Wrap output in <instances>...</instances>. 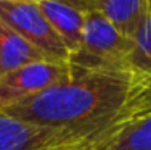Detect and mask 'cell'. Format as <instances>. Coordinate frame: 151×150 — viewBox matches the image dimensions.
<instances>
[{
	"label": "cell",
	"mask_w": 151,
	"mask_h": 150,
	"mask_svg": "<svg viewBox=\"0 0 151 150\" xmlns=\"http://www.w3.org/2000/svg\"><path fill=\"white\" fill-rule=\"evenodd\" d=\"M150 103V78L132 70L73 66V78L68 83L0 110L29 124L73 133L92 147Z\"/></svg>",
	"instance_id": "6da1fadb"
},
{
	"label": "cell",
	"mask_w": 151,
	"mask_h": 150,
	"mask_svg": "<svg viewBox=\"0 0 151 150\" xmlns=\"http://www.w3.org/2000/svg\"><path fill=\"white\" fill-rule=\"evenodd\" d=\"M84 15L82 42L69 57V65L79 70H130L134 41L124 37L100 13Z\"/></svg>",
	"instance_id": "7a4b0ae2"
},
{
	"label": "cell",
	"mask_w": 151,
	"mask_h": 150,
	"mask_svg": "<svg viewBox=\"0 0 151 150\" xmlns=\"http://www.w3.org/2000/svg\"><path fill=\"white\" fill-rule=\"evenodd\" d=\"M0 20L37 49L47 60L69 62V52L44 16L37 2L0 0Z\"/></svg>",
	"instance_id": "3957f363"
},
{
	"label": "cell",
	"mask_w": 151,
	"mask_h": 150,
	"mask_svg": "<svg viewBox=\"0 0 151 150\" xmlns=\"http://www.w3.org/2000/svg\"><path fill=\"white\" fill-rule=\"evenodd\" d=\"M73 78L69 62L42 60L24 65L0 78V108L42 94Z\"/></svg>",
	"instance_id": "277c9868"
},
{
	"label": "cell",
	"mask_w": 151,
	"mask_h": 150,
	"mask_svg": "<svg viewBox=\"0 0 151 150\" xmlns=\"http://www.w3.org/2000/svg\"><path fill=\"white\" fill-rule=\"evenodd\" d=\"M76 147L90 145L73 133L29 124L0 110V150H64Z\"/></svg>",
	"instance_id": "5b68a950"
},
{
	"label": "cell",
	"mask_w": 151,
	"mask_h": 150,
	"mask_svg": "<svg viewBox=\"0 0 151 150\" xmlns=\"http://www.w3.org/2000/svg\"><path fill=\"white\" fill-rule=\"evenodd\" d=\"M71 3L81 12L100 13L124 37L132 41L148 13V0H76Z\"/></svg>",
	"instance_id": "8992f818"
},
{
	"label": "cell",
	"mask_w": 151,
	"mask_h": 150,
	"mask_svg": "<svg viewBox=\"0 0 151 150\" xmlns=\"http://www.w3.org/2000/svg\"><path fill=\"white\" fill-rule=\"evenodd\" d=\"M92 150H151V103L96 141Z\"/></svg>",
	"instance_id": "52a82bcc"
},
{
	"label": "cell",
	"mask_w": 151,
	"mask_h": 150,
	"mask_svg": "<svg viewBox=\"0 0 151 150\" xmlns=\"http://www.w3.org/2000/svg\"><path fill=\"white\" fill-rule=\"evenodd\" d=\"M39 8L52 24L53 31L63 41L69 57L77 52L82 42L84 33V12L74 7L71 2H56V0H37Z\"/></svg>",
	"instance_id": "ba28073f"
},
{
	"label": "cell",
	"mask_w": 151,
	"mask_h": 150,
	"mask_svg": "<svg viewBox=\"0 0 151 150\" xmlns=\"http://www.w3.org/2000/svg\"><path fill=\"white\" fill-rule=\"evenodd\" d=\"M42 60L47 58L0 20V78L24 65Z\"/></svg>",
	"instance_id": "9c48e42d"
},
{
	"label": "cell",
	"mask_w": 151,
	"mask_h": 150,
	"mask_svg": "<svg viewBox=\"0 0 151 150\" xmlns=\"http://www.w3.org/2000/svg\"><path fill=\"white\" fill-rule=\"evenodd\" d=\"M130 70L151 79V0H148V13L145 23L134 37Z\"/></svg>",
	"instance_id": "30bf717a"
},
{
	"label": "cell",
	"mask_w": 151,
	"mask_h": 150,
	"mask_svg": "<svg viewBox=\"0 0 151 150\" xmlns=\"http://www.w3.org/2000/svg\"><path fill=\"white\" fill-rule=\"evenodd\" d=\"M64 150H92V147H76V149H64Z\"/></svg>",
	"instance_id": "8fae6325"
}]
</instances>
